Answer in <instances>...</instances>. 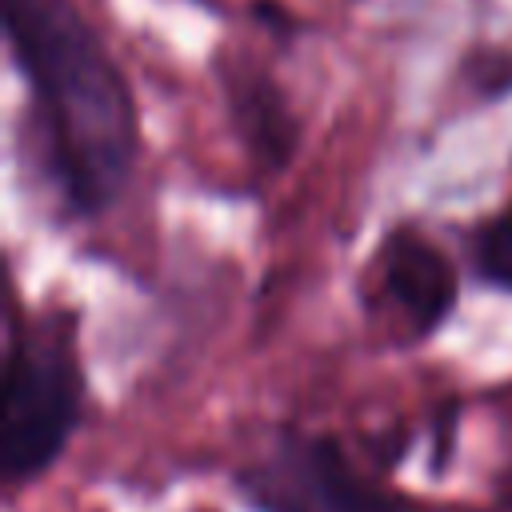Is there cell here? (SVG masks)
Returning <instances> with one entry per match:
<instances>
[{
	"label": "cell",
	"mask_w": 512,
	"mask_h": 512,
	"mask_svg": "<svg viewBox=\"0 0 512 512\" xmlns=\"http://www.w3.org/2000/svg\"><path fill=\"white\" fill-rule=\"evenodd\" d=\"M380 276L388 304L404 316V324L416 336L432 332L456 304V272L448 256L416 228H396L384 240Z\"/></svg>",
	"instance_id": "cell-4"
},
{
	"label": "cell",
	"mask_w": 512,
	"mask_h": 512,
	"mask_svg": "<svg viewBox=\"0 0 512 512\" xmlns=\"http://www.w3.org/2000/svg\"><path fill=\"white\" fill-rule=\"evenodd\" d=\"M236 120H240V132L248 136V144L260 160H268V164L288 160V152H292V116H288L280 92L264 76L236 88Z\"/></svg>",
	"instance_id": "cell-5"
},
{
	"label": "cell",
	"mask_w": 512,
	"mask_h": 512,
	"mask_svg": "<svg viewBox=\"0 0 512 512\" xmlns=\"http://www.w3.org/2000/svg\"><path fill=\"white\" fill-rule=\"evenodd\" d=\"M4 24L60 196L72 212L108 208L136 156V108L116 60L72 0H4Z\"/></svg>",
	"instance_id": "cell-1"
},
{
	"label": "cell",
	"mask_w": 512,
	"mask_h": 512,
	"mask_svg": "<svg viewBox=\"0 0 512 512\" xmlns=\"http://www.w3.org/2000/svg\"><path fill=\"white\" fill-rule=\"evenodd\" d=\"M248 492L264 512H412L352 472L324 436H284L248 472Z\"/></svg>",
	"instance_id": "cell-3"
},
{
	"label": "cell",
	"mask_w": 512,
	"mask_h": 512,
	"mask_svg": "<svg viewBox=\"0 0 512 512\" xmlns=\"http://www.w3.org/2000/svg\"><path fill=\"white\" fill-rule=\"evenodd\" d=\"M468 76L480 96H504L512 92V52H480L468 60Z\"/></svg>",
	"instance_id": "cell-7"
},
{
	"label": "cell",
	"mask_w": 512,
	"mask_h": 512,
	"mask_svg": "<svg viewBox=\"0 0 512 512\" xmlns=\"http://www.w3.org/2000/svg\"><path fill=\"white\" fill-rule=\"evenodd\" d=\"M472 260L488 284L512 288V208H504L500 216H492L480 228V236L472 244Z\"/></svg>",
	"instance_id": "cell-6"
},
{
	"label": "cell",
	"mask_w": 512,
	"mask_h": 512,
	"mask_svg": "<svg viewBox=\"0 0 512 512\" xmlns=\"http://www.w3.org/2000/svg\"><path fill=\"white\" fill-rule=\"evenodd\" d=\"M80 416V364L64 320L28 324L8 348L0 468L4 480H32L68 444Z\"/></svg>",
	"instance_id": "cell-2"
},
{
	"label": "cell",
	"mask_w": 512,
	"mask_h": 512,
	"mask_svg": "<svg viewBox=\"0 0 512 512\" xmlns=\"http://www.w3.org/2000/svg\"><path fill=\"white\" fill-rule=\"evenodd\" d=\"M504 500L512 504V456H508V468H504Z\"/></svg>",
	"instance_id": "cell-8"
}]
</instances>
